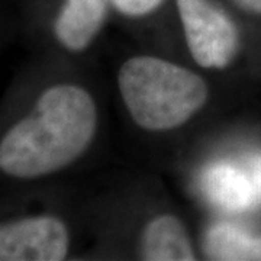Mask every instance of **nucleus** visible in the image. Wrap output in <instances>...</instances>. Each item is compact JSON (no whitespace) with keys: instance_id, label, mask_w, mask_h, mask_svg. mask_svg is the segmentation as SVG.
I'll return each mask as SVG.
<instances>
[{"instance_id":"nucleus-2","label":"nucleus","mask_w":261,"mask_h":261,"mask_svg":"<svg viewBox=\"0 0 261 261\" xmlns=\"http://www.w3.org/2000/svg\"><path fill=\"white\" fill-rule=\"evenodd\" d=\"M119 90L132 119L148 130L174 129L207 99L205 80L155 57H132L119 70Z\"/></svg>"},{"instance_id":"nucleus-1","label":"nucleus","mask_w":261,"mask_h":261,"mask_svg":"<svg viewBox=\"0 0 261 261\" xmlns=\"http://www.w3.org/2000/svg\"><path fill=\"white\" fill-rule=\"evenodd\" d=\"M96 125V105L86 90L71 84L51 87L35 111L3 137L0 167L19 178L57 171L83 154Z\"/></svg>"},{"instance_id":"nucleus-10","label":"nucleus","mask_w":261,"mask_h":261,"mask_svg":"<svg viewBox=\"0 0 261 261\" xmlns=\"http://www.w3.org/2000/svg\"><path fill=\"white\" fill-rule=\"evenodd\" d=\"M232 2L247 13L261 15V0H232Z\"/></svg>"},{"instance_id":"nucleus-7","label":"nucleus","mask_w":261,"mask_h":261,"mask_svg":"<svg viewBox=\"0 0 261 261\" xmlns=\"http://www.w3.org/2000/svg\"><path fill=\"white\" fill-rule=\"evenodd\" d=\"M142 257L148 261L195 260L189 235L177 218L163 215L147 225L142 238Z\"/></svg>"},{"instance_id":"nucleus-6","label":"nucleus","mask_w":261,"mask_h":261,"mask_svg":"<svg viewBox=\"0 0 261 261\" xmlns=\"http://www.w3.org/2000/svg\"><path fill=\"white\" fill-rule=\"evenodd\" d=\"M111 0H67L54 23L58 41L71 51L87 47L108 13Z\"/></svg>"},{"instance_id":"nucleus-3","label":"nucleus","mask_w":261,"mask_h":261,"mask_svg":"<svg viewBox=\"0 0 261 261\" xmlns=\"http://www.w3.org/2000/svg\"><path fill=\"white\" fill-rule=\"evenodd\" d=\"M189 51L205 68H225L238 51V29L209 0H176Z\"/></svg>"},{"instance_id":"nucleus-9","label":"nucleus","mask_w":261,"mask_h":261,"mask_svg":"<svg viewBox=\"0 0 261 261\" xmlns=\"http://www.w3.org/2000/svg\"><path fill=\"white\" fill-rule=\"evenodd\" d=\"M112 5L126 16H144L155 10L163 0H111Z\"/></svg>"},{"instance_id":"nucleus-8","label":"nucleus","mask_w":261,"mask_h":261,"mask_svg":"<svg viewBox=\"0 0 261 261\" xmlns=\"http://www.w3.org/2000/svg\"><path fill=\"white\" fill-rule=\"evenodd\" d=\"M205 252L211 260L261 261V237L252 238L231 225H215L206 233Z\"/></svg>"},{"instance_id":"nucleus-5","label":"nucleus","mask_w":261,"mask_h":261,"mask_svg":"<svg viewBox=\"0 0 261 261\" xmlns=\"http://www.w3.org/2000/svg\"><path fill=\"white\" fill-rule=\"evenodd\" d=\"M206 195L225 211H247L261 203V155L247 167L216 164L203 177Z\"/></svg>"},{"instance_id":"nucleus-4","label":"nucleus","mask_w":261,"mask_h":261,"mask_svg":"<svg viewBox=\"0 0 261 261\" xmlns=\"http://www.w3.org/2000/svg\"><path fill=\"white\" fill-rule=\"evenodd\" d=\"M68 251L64 224L51 216H37L2 225V261H60Z\"/></svg>"}]
</instances>
